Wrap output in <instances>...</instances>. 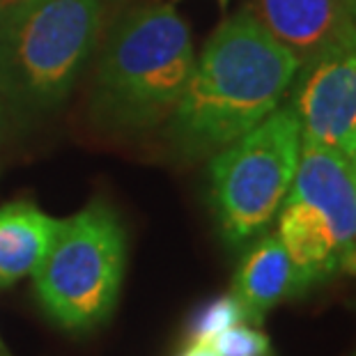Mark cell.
Returning <instances> with one entry per match:
<instances>
[{
	"mask_svg": "<svg viewBox=\"0 0 356 356\" xmlns=\"http://www.w3.org/2000/svg\"><path fill=\"white\" fill-rule=\"evenodd\" d=\"M0 356H10V352H7V347L3 345V340H0Z\"/></svg>",
	"mask_w": 356,
	"mask_h": 356,
	"instance_id": "17",
	"label": "cell"
},
{
	"mask_svg": "<svg viewBox=\"0 0 356 356\" xmlns=\"http://www.w3.org/2000/svg\"><path fill=\"white\" fill-rule=\"evenodd\" d=\"M290 198L310 204L336 237L345 260L356 251V163L338 149L301 140Z\"/></svg>",
	"mask_w": 356,
	"mask_h": 356,
	"instance_id": "7",
	"label": "cell"
},
{
	"mask_svg": "<svg viewBox=\"0 0 356 356\" xmlns=\"http://www.w3.org/2000/svg\"><path fill=\"white\" fill-rule=\"evenodd\" d=\"M181 356H218V354L211 350V345L207 343H191V347Z\"/></svg>",
	"mask_w": 356,
	"mask_h": 356,
	"instance_id": "14",
	"label": "cell"
},
{
	"mask_svg": "<svg viewBox=\"0 0 356 356\" xmlns=\"http://www.w3.org/2000/svg\"><path fill=\"white\" fill-rule=\"evenodd\" d=\"M290 108L301 140L356 159V40L301 65Z\"/></svg>",
	"mask_w": 356,
	"mask_h": 356,
	"instance_id": "6",
	"label": "cell"
},
{
	"mask_svg": "<svg viewBox=\"0 0 356 356\" xmlns=\"http://www.w3.org/2000/svg\"><path fill=\"white\" fill-rule=\"evenodd\" d=\"M207 345L218 356H271V340L260 329L248 327L246 322L221 331Z\"/></svg>",
	"mask_w": 356,
	"mask_h": 356,
	"instance_id": "13",
	"label": "cell"
},
{
	"mask_svg": "<svg viewBox=\"0 0 356 356\" xmlns=\"http://www.w3.org/2000/svg\"><path fill=\"white\" fill-rule=\"evenodd\" d=\"M304 292H308L306 280L294 267L278 234H269L253 244L232 283V294L251 324H260L271 308L287 299L301 297Z\"/></svg>",
	"mask_w": 356,
	"mask_h": 356,
	"instance_id": "9",
	"label": "cell"
},
{
	"mask_svg": "<svg viewBox=\"0 0 356 356\" xmlns=\"http://www.w3.org/2000/svg\"><path fill=\"white\" fill-rule=\"evenodd\" d=\"M241 322H248V320L237 297H234L232 292L223 294V297L211 299L195 310V315L191 317L188 329H186L188 343H209V340L218 336L221 331Z\"/></svg>",
	"mask_w": 356,
	"mask_h": 356,
	"instance_id": "12",
	"label": "cell"
},
{
	"mask_svg": "<svg viewBox=\"0 0 356 356\" xmlns=\"http://www.w3.org/2000/svg\"><path fill=\"white\" fill-rule=\"evenodd\" d=\"M301 152V124L290 106L214 152L209 202L228 244H246L269 228L290 193Z\"/></svg>",
	"mask_w": 356,
	"mask_h": 356,
	"instance_id": "5",
	"label": "cell"
},
{
	"mask_svg": "<svg viewBox=\"0 0 356 356\" xmlns=\"http://www.w3.org/2000/svg\"><path fill=\"white\" fill-rule=\"evenodd\" d=\"M104 26V0H7L0 7V102L24 115L72 95Z\"/></svg>",
	"mask_w": 356,
	"mask_h": 356,
	"instance_id": "3",
	"label": "cell"
},
{
	"mask_svg": "<svg viewBox=\"0 0 356 356\" xmlns=\"http://www.w3.org/2000/svg\"><path fill=\"white\" fill-rule=\"evenodd\" d=\"M347 7H350V12H352V17L356 19V0H345Z\"/></svg>",
	"mask_w": 356,
	"mask_h": 356,
	"instance_id": "16",
	"label": "cell"
},
{
	"mask_svg": "<svg viewBox=\"0 0 356 356\" xmlns=\"http://www.w3.org/2000/svg\"><path fill=\"white\" fill-rule=\"evenodd\" d=\"M218 3H221V7H225V5H228V0H218Z\"/></svg>",
	"mask_w": 356,
	"mask_h": 356,
	"instance_id": "18",
	"label": "cell"
},
{
	"mask_svg": "<svg viewBox=\"0 0 356 356\" xmlns=\"http://www.w3.org/2000/svg\"><path fill=\"white\" fill-rule=\"evenodd\" d=\"M195 67L191 30L172 3L122 12L106 37L92 108L108 129L143 134L168 120Z\"/></svg>",
	"mask_w": 356,
	"mask_h": 356,
	"instance_id": "2",
	"label": "cell"
},
{
	"mask_svg": "<svg viewBox=\"0 0 356 356\" xmlns=\"http://www.w3.org/2000/svg\"><path fill=\"white\" fill-rule=\"evenodd\" d=\"M299 72V60L244 7L214 30L168 118L172 145L209 156L274 113Z\"/></svg>",
	"mask_w": 356,
	"mask_h": 356,
	"instance_id": "1",
	"label": "cell"
},
{
	"mask_svg": "<svg viewBox=\"0 0 356 356\" xmlns=\"http://www.w3.org/2000/svg\"><path fill=\"white\" fill-rule=\"evenodd\" d=\"M248 10L299 67L356 40V19L345 0H251Z\"/></svg>",
	"mask_w": 356,
	"mask_h": 356,
	"instance_id": "8",
	"label": "cell"
},
{
	"mask_svg": "<svg viewBox=\"0 0 356 356\" xmlns=\"http://www.w3.org/2000/svg\"><path fill=\"white\" fill-rule=\"evenodd\" d=\"M278 237L308 287L343 269V251L331 228L306 202L287 195L278 211Z\"/></svg>",
	"mask_w": 356,
	"mask_h": 356,
	"instance_id": "10",
	"label": "cell"
},
{
	"mask_svg": "<svg viewBox=\"0 0 356 356\" xmlns=\"http://www.w3.org/2000/svg\"><path fill=\"white\" fill-rule=\"evenodd\" d=\"M3 129H5V106L0 102V143H3Z\"/></svg>",
	"mask_w": 356,
	"mask_h": 356,
	"instance_id": "15",
	"label": "cell"
},
{
	"mask_svg": "<svg viewBox=\"0 0 356 356\" xmlns=\"http://www.w3.org/2000/svg\"><path fill=\"white\" fill-rule=\"evenodd\" d=\"M58 223V218L28 200L0 207V287H10L40 269Z\"/></svg>",
	"mask_w": 356,
	"mask_h": 356,
	"instance_id": "11",
	"label": "cell"
},
{
	"mask_svg": "<svg viewBox=\"0 0 356 356\" xmlns=\"http://www.w3.org/2000/svg\"><path fill=\"white\" fill-rule=\"evenodd\" d=\"M354 163H356V159H354Z\"/></svg>",
	"mask_w": 356,
	"mask_h": 356,
	"instance_id": "19",
	"label": "cell"
},
{
	"mask_svg": "<svg viewBox=\"0 0 356 356\" xmlns=\"http://www.w3.org/2000/svg\"><path fill=\"white\" fill-rule=\"evenodd\" d=\"M127 264V232L108 202L95 200L58 223L33 274L47 317L70 333H90L115 310Z\"/></svg>",
	"mask_w": 356,
	"mask_h": 356,
	"instance_id": "4",
	"label": "cell"
}]
</instances>
